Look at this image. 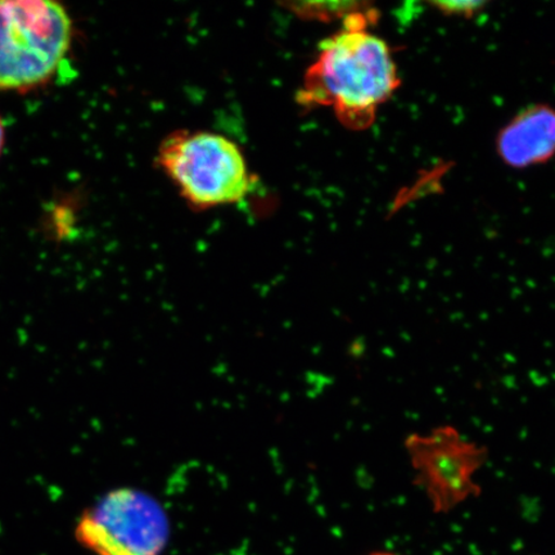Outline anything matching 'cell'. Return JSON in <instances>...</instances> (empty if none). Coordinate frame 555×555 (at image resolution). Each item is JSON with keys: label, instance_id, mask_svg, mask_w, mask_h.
<instances>
[{"label": "cell", "instance_id": "obj_1", "mask_svg": "<svg viewBox=\"0 0 555 555\" xmlns=\"http://www.w3.org/2000/svg\"><path fill=\"white\" fill-rule=\"evenodd\" d=\"M373 15L370 10L352 13L341 31L323 41L298 93L304 106L331 107L351 130L370 128L400 87L391 48L367 31Z\"/></svg>", "mask_w": 555, "mask_h": 555}, {"label": "cell", "instance_id": "obj_2", "mask_svg": "<svg viewBox=\"0 0 555 555\" xmlns=\"http://www.w3.org/2000/svg\"><path fill=\"white\" fill-rule=\"evenodd\" d=\"M73 21L48 0H0V90L26 92L50 81L66 59Z\"/></svg>", "mask_w": 555, "mask_h": 555}, {"label": "cell", "instance_id": "obj_3", "mask_svg": "<svg viewBox=\"0 0 555 555\" xmlns=\"http://www.w3.org/2000/svg\"><path fill=\"white\" fill-rule=\"evenodd\" d=\"M157 163L196 207L240 203L251 180L237 144L208 131H179L165 139Z\"/></svg>", "mask_w": 555, "mask_h": 555}, {"label": "cell", "instance_id": "obj_4", "mask_svg": "<svg viewBox=\"0 0 555 555\" xmlns=\"http://www.w3.org/2000/svg\"><path fill=\"white\" fill-rule=\"evenodd\" d=\"M75 537L94 555H159L168 545L170 522L154 496L120 488L85 512Z\"/></svg>", "mask_w": 555, "mask_h": 555}, {"label": "cell", "instance_id": "obj_5", "mask_svg": "<svg viewBox=\"0 0 555 555\" xmlns=\"http://www.w3.org/2000/svg\"><path fill=\"white\" fill-rule=\"evenodd\" d=\"M404 448L415 470L413 485L425 490L435 513L448 515L481 495L474 477L489 461L488 447L464 439L453 426H440L427 435H409Z\"/></svg>", "mask_w": 555, "mask_h": 555}, {"label": "cell", "instance_id": "obj_6", "mask_svg": "<svg viewBox=\"0 0 555 555\" xmlns=\"http://www.w3.org/2000/svg\"><path fill=\"white\" fill-rule=\"evenodd\" d=\"M496 154L512 169H529L555 156V108L539 103L520 111L496 137Z\"/></svg>", "mask_w": 555, "mask_h": 555}, {"label": "cell", "instance_id": "obj_7", "mask_svg": "<svg viewBox=\"0 0 555 555\" xmlns=\"http://www.w3.org/2000/svg\"><path fill=\"white\" fill-rule=\"evenodd\" d=\"M362 3H295L291 9L302 17L315 20H346L352 13L362 10Z\"/></svg>", "mask_w": 555, "mask_h": 555}, {"label": "cell", "instance_id": "obj_8", "mask_svg": "<svg viewBox=\"0 0 555 555\" xmlns=\"http://www.w3.org/2000/svg\"><path fill=\"white\" fill-rule=\"evenodd\" d=\"M437 11L447 16L470 18L477 15L485 7L482 2H435L431 3Z\"/></svg>", "mask_w": 555, "mask_h": 555}, {"label": "cell", "instance_id": "obj_9", "mask_svg": "<svg viewBox=\"0 0 555 555\" xmlns=\"http://www.w3.org/2000/svg\"><path fill=\"white\" fill-rule=\"evenodd\" d=\"M5 142V129L2 117H0V155H2Z\"/></svg>", "mask_w": 555, "mask_h": 555}, {"label": "cell", "instance_id": "obj_10", "mask_svg": "<svg viewBox=\"0 0 555 555\" xmlns=\"http://www.w3.org/2000/svg\"><path fill=\"white\" fill-rule=\"evenodd\" d=\"M371 555H397V554L379 552V553H373Z\"/></svg>", "mask_w": 555, "mask_h": 555}]
</instances>
